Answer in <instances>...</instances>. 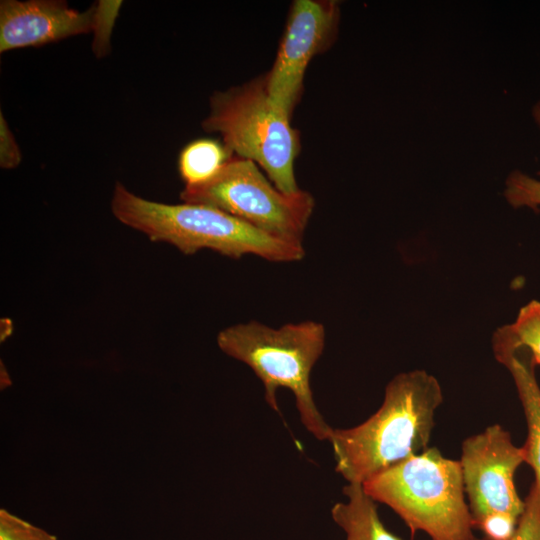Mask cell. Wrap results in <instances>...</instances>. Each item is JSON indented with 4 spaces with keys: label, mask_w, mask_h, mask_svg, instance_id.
<instances>
[{
    "label": "cell",
    "mask_w": 540,
    "mask_h": 540,
    "mask_svg": "<svg viewBox=\"0 0 540 540\" xmlns=\"http://www.w3.org/2000/svg\"><path fill=\"white\" fill-rule=\"evenodd\" d=\"M326 332L322 323L303 321L272 328L257 321L226 327L217 344L226 355L249 366L263 383L265 400L279 411L277 392L290 390L301 423L316 439L327 440L331 427L315 404L311 371L323 353Z\"/></svg>",
    "instance_id": "obj_3"
},
{
    "label": "cell",
    "mask_w": 540,
    "mask_h": 540,
    "mask_svg": "<svg viewBox=\"0 0 540 540\" xmlns=\"http://www.w3.org/2000/svg\"><path fill=\"white\" fill-rule=\"evenodd\" d=\"M231 156L219 141L196 139L188 143L179 154V175L185 185L202 183L214 176Z\"/></svg>",
    "instance_id": "obj_12"
},
{
    "label": "cell",
    "mask_w": 540,
    "mask_h": 540,
    "mask_svg": "<svg viewBox=\"0 0 540 540\" xmlns=\"http://www.w3.org/2000/svg\"><path fill=\"white\" fill-rule=\"evenodd\" d=\"M509 540H540V490L535 482L524 501L515 533Z\"/></svg>",
    "instance_id": "obj_15"
},
{
    "label": "cell",
    "mask_w": 540,
    "mask_h": 540,
    "mask_svg": "<svg viewBox=\"0 0 540 540\" xmlns=\"http://www.w3.org/2000/svg\"><path fill=\"white\" fill-rule=\"evenodd\" d=\"M376 502L397 513L412 533L432 540H476L460 462L435 447L373 476L363 484Z\"/></svg>",
    "instance_id": "obj_4"
},
{
    "label": "cell",
    "mask_w": 540,
    "mask_h": 540,
    "mask_svg": "<svg viewBox=\"0 0 540 540\" xmlns=\"http://www.w3.org/2000/svg\"><path fill=\"white\" fill-rule=\"evenodd\" d=\"M102 12L101 2L78 11L62 0H2L0 53L44 46L96 31Z\"/></svg>",
    "instance_id": "obj_9"
},
{
    "label": "cell",
    "mask_w": 540,
    "mask_h": 540,
    "mask_svg": "<svg viewBox=\"0 0 540 540\" xmlns=\"http://www.w3.org/2000/svg\"><path fill=\"white\" fill-rule=\"evenodd\" d=\"M533 116L540 127V102L533 109ZM540 175V172H538ZM504 195L509 204L515 208L529 207L538 210L540 206V180H536L523 172L514 171L506 180Z\"/></svg>",
    "instance_id": "obj_14"
},
{
    "label": "cell",
    "mask_w": 540,
    "mask_h": 540,
    "mask_svg": "<svg viewBox=\"0 0 540 540\" xmlns=\"http://www.w3.org/2000/svg\"><path fill=\"white\" fill-rule=\"evenodd\" d=\"M519 518L504 513L490 514L475 524L487 540H509L515 533Z\"/></svg>",
    "instance_id": "obj_17"
},
{
    "label": "cell",
    "mask_w": 540,
    "mask_h": 540,
    "mask_svg": "<svg viewBox=\"0 0 540 540\" xmlns=\"http://www.w3.org/2000/svg\"><path fill=\"white\" fill-rule=\"evenodd\" d=\"M493 347L524 348L531 354L535 365H540V302H529L519 310L512 324L497 329Z\"/></svg>",
    "instance_id": "obj_13"
},
{
    "label": "cell",
    "mask_w": 540,
    "mask_h": 540,
    "mask_svg": "<svg viewBox=\"0 0 540 540\" xmlns=\"http://www.w3.org/2000/svg\"><path fill=\"white\" fill-rule=\"evenodd\" d=\"M110 205L119 222L185 255L210 249L234 259L250 254L271 262L300 261L305 255L303 244L266 233L217 208L147 200L121 182L115 183Z\"/></svg>",
    "instance_id": "obj_2"
},
{
    "label": "cell",
    "mask_w": 540,
    "mask_h": 540,
    "mask_svg": "<svg viewBox=\"0 0 540 540\" xmlns=\"http://www.w3.org/2000/svg\"><path fill=\"white\" fill-rule=\"evenodd\" d=\"M0 540H57V538L6 509H1Z\"/></svg>",
    "instance_id": "obj_16"
},
{
    "label": "cell",
    "mask_w": 540,
    "mask_h": 540,
    "mask_svg": "<svg viewBox=\"0 0 540 540\" xmlns=\"http://www.w3.org/2000/svg\"><path fill=\"white\" fill-rule=\"evenodd\" d=\"M459 462L474 528L490 514L520 518L524 501L516 491L514 475L525 462V453L523 447L513 443L508 431L493 424L466 438Z\"/></svg>",
    "instance_id": "obj_8"
},
{
    "label": "cell",
    "mask_w": 540,
    "mask_h": 540,
    "mask_svg": "<svg viewBox=\"0 0 540 540\" xmlns=\"http://www.w3.org/2000/svg\"><path fill=\"white\" fill-rule=\"evenodd\" d=\"M180 198L217 208L266 233L301 244L315 207L309 192H282L255 162L237 156H231L210 179L185 185Z\"/></svg>",
    "instance_id": "obj_6"
},
{
    "label": "cell",
    "mask_w": 540,
    "mask_h": 540,
    "mask_svg": "<svg viewBox=\"0 0 540 540\" xmlns=\"http://www.w3.org/2000/svg\"><path fill=\"white\" fill-rule=\"evenodd\" d=\"M340 5L335 0H295L271 69L266 73L272 104L289 119L301 100L311 59L335 42Z\"/></svg>",
    "instance_id": "obj_7"
},
{
    "label": "cell",
    "mask_w": 540,
    "mask_h": 540,
    "mask_svg": "<svg viewBox=\"0 0 540 540\" xmlns=\"http://www.w3.org/2000/svg\"><path fill=\"white\" fill-rule=\"evenodd\" d=\"M202 128L219 133L231 155L255 162L282 192L300 190L294 170L301 151L300 132L272 104L266 73L214 92Z\"/></svg>",
    "instance_id": "obj_5"
},
{
    "label": "cell",
    "mask_w": 540,
    "mask_h": 540,
    "mask_svg": "<svg viewBox=\"0 0 540 540\" xmlns=\"http://www.w3.org/2000/svg\"><path fill=\"white\" fill-rule=\"evenodd\" d=\"M22 160L20 147L3 115L0 113V166L14 169Z\"/></svg>",
    "instance_id": "obj_18"
},
{
    "label": "cell",
    "mask_w": 540,
    "mask_h": 540,
    "mask_svg": "<svg viewBox=\"0 0 540 540\" xmlns=\"http://www.w3.org/2000/svg\"><path fill=\"white\" fill-rule=\"evenodd\" d=\"M495 358L510 372L522 403L527 439L523 447L525 462L535 473V483L540 490V387L535 376V363L524 348H493Z\"/></svg>",
    "instance_id": "obj_10"
},
{
    "label": "cell",
    "mask_w": 540,
    "mask_h": 540,
    "mask_svg": "<svg viewBox=\"0 0 540 540\" xmlns=\"http://www.w3.org/2000/svg\"><path fill=\"white\" fill-rule=\"evenodd\" d=\"M443 401L438 380L424 370L396 375L380 408L361 424L333 429L335 470L348 483L363 484L428 448L435 412Z\"/></svg>",
    "instance_id": "obj_1"
},
{
    "label": "cell",
    "mask_w": 540,
    "mask_h": 540,
    "mask_svg": "<svg viewBox=\"0 0 540 540\" xmlns=\"http://www.w3.org/2000/svg\"><path fill=\"white\" fill-rule=\"evenodd\" d=\"M345 502L331 509L334 522L346 533V540H401L382 523L377 502L369 496L362 484L348 483L343 488Z\"/></svg>",
    "instance_id": "obj_11"
}]
</instances>
